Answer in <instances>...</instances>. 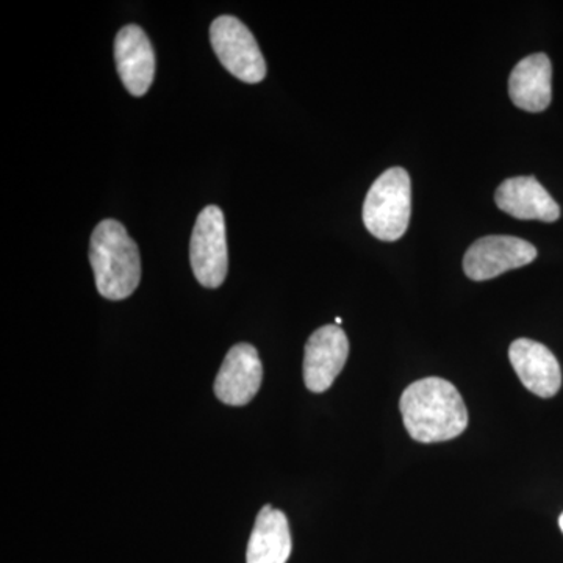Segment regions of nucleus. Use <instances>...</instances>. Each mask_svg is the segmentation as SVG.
Segmentation results:
<instances>
[{
    "label": "nucleus",
    "mask_w": 563,
    "mask_h": 563,
    "mask_svg": "<svg viewBox=\"0 0 563 563\" xmlns=\"http://www.w3.org/2000/svg\"><path fill=\"white\" fill-rule=\"evenodd\" d=\"M537 258V250L526 240L490 235L477 240L463 257V269L474 282L495 279L510 269L521 268Z\"/></svg>",
    "instance_id": "423d86ee"
},
{
    "label": "nucleus",
    "mask_w": 563,
    "mask_h": 563,
    "mask_svg": "<svg viewBox=\"0 0 563 563\" xmlns=\"http://www.w3.org/2000/svg\"><path fill=\"white\" fill-rule=\"evenodd\" d=\"M211 47L222 66L246 84H258L266 77V62L257 40L242 21L220 16L211 22Z\"/></svg>",
    "instance_id": "20e7f679"
},
{
    "label": "nucleus",
    "mask_w": 563,
    "mask_h": 563,
    "mask_svg": "<svg viewBox=\"0 0 563 563\" xmlns=\"http://www.w3.org/2000/svg\"><path fill=\"white\" fill-rule=\"evenodd\" d=\"M114 60L122 84L132 96L146 95L155 76V52L140 25L129 24L114 40Z\"/></svg>",
    "instance_id": "1a4fd4ad"
},
{
    "label": "nucleus",
    "mask_w": 563,
    "mask_h": 563,
    "mask_svg": "<svg viewBox=\"0 0 563 563\" xmlns=\"http://www.w3.org/2000/svg\"><path fill=\"white\" fill-rule=\"evenodd\" d=\"M90 262L96 287L110 301L129 298L140 285V250L120 221L103 220L96 225Z\"/></svg>",
    "instance_id": "f03ea898"
},
{
    "label": "nucleus",
    "mask_w": 563,
    "mask_h": 563,
    "mask_svg": "<svg viewBox=\"0 0 563 563\" xmlns=\"http://www.w3.org/2000/svg\"><path fill=\"white\" fill-rule=\"evenodd\" d=\"M263 366L250 343H239L225 355L214 380V395L228 406H246L261 390Z\"/></svg>",
    "instance_id": "6e6552de"
},
{
    "label": "nucleus",
    "mask_w": 563,
    "mask_h": 563,
    "mask_svg": "<svg viewBox=\"0 0 563 563\" xmlns=\"http://www.w3.org/2000/svg\"><path fill=\"white\" fill-rule=\"evenodd\" d=\"M495 202L517 220L554 222L561 207L536 177L521 176L504 180L495 192Z\"/></svg>",
    "instance_id": "9b49d317"
},
{
    "label": "nucleus",
    "mask_w": 563,
    "mask_h": 563,
    "mask_svg": "<svg viewBox=\"0 0 563 563\" xmlns=\"http://www.w3.org/2000/svg\"><path fill=\"white\" fill-rule=\"evenodd\" d=\"M340 324H342V318L336 317L335 318V325H340Z\"/></svg>",
    "instance_id": "2eb2a0df"
},
{
    "label": "nucleus",
    "mask_w": 563,
    "mask_h": 563,
    "mask_svg": "<svg viewBox=\"0 0 563 563\" xmlns=\"http://www.w3.org/2000/svg\"><path fill=\"white\" fill-rule=\"evenodd\" d=\"M510 363L521 384L540 398H553L562 387V369L544 344L518 339L510 344Z\"/></svg>",
    "instance_id": "9d476101"
},
{
    "label": "nucleus",
    "mask_w": 563,
    "mask_h": 563,
    "mask_svg": "<svg viewBox=\"0 0 563 563\" xmlns=\"http://www.w3.org/2000/svg\"><path fill=\"white\" fill-rule=\"evenodd\" d=\"M553 66L548 55L533 54L515 66L509 77L510 99L518 109L540 113L553 98Z\"/></svg>",
    "instance_id": "f8f14e48"
},
{
    "label": "nucleus",
    "mask_w": 563,
    "mask_h": 563,
    "mask_svg": "<svg viewBox=\"0 0 563 563\" xmlns=\"http://www.w3.org/2000/svg\"><path fill=\"white\" fill-rule=\"evenodd\" d=\"M350 355V342L340 325H322L310 336L303 355V383L310 391L324 393L335 383Z\"/></svg>",
    "instance_id": "0eeeda50"
},
{
    "label": "nucleus",
    "mask_w": 563,
    "mask_h": 563,
    "mask_svg": "<svg viewBox=\"0 0 563 563\" xmlns=\"http://www.w3.org/2000/svg\"><path fill=\"white\" fill-rule=\"evenodd\" d=\"M559 526H561L563 532V514L561 515V518H559Z\"/></svg>",
    "instance_id": "4468645a"
},
{
    "label": "nucleus",
    "mask_w": 563,
    "mask_h": 563,
    "mask_svg": "<svg viewBox=\"0 0 563 563\" xmlns=\"http://www.w3.org/2000/svg\"><path fill=\"white\" fill-rule=\"evenodd\" d=\"M412 185L406 169L390 168L374 181L363 203V222L376 239L396 242L409 228Z\"/></svg>",
    "instance_id": "7ed1b4c3"
},
{
    "label": "nucleus",
    "mask_w": 563,
    "mask_h": 563,
    "mask_svg": "<svg viewBox=\"0 0 563 563\" xmlns=\"http://www.w3.org/2000/svg\"><path fill=\"white\" fill-rule=\"evenodd\" d=\"M291 532L282 510L265 506L255 520L246 563H287L291 554Z\"/></svg>",
    "instance_id": "ddd939ff"
},
{
    "label": "nucleus",
    "mask_w": 563,
    "mask_h": 563,
    "mask_svg": "<svg viewBox=\"0 0 563 563\" xmlns=\"http://www.w3.org/2000/svg\"><path fill=\"white\" fill-rule=\"evenodd\" d=\"M404 426L420 443H442L462 435L468 428V410L457 388L440 377H426L404 390Z\"/></svg>",
    "instance_id": "f257e3e1"
},
{
    "label": "nucleus",
    "mask_w": 563,
    "mask_h": 563,
    "mask_svg": "<svg viewBox=\"0 0 563 563\" xmlns=\"http://www.w3.org/2000/svg\"><path fill=\"white\" fill-rule=\"evenodd\" d=\"M190 262L202 287L218 288L224 284L229 252L224 213L220 207L209 206L199 213L191 233Z\"/></svg>",
    "instance_id": "39448f33"
}]
</instances>
